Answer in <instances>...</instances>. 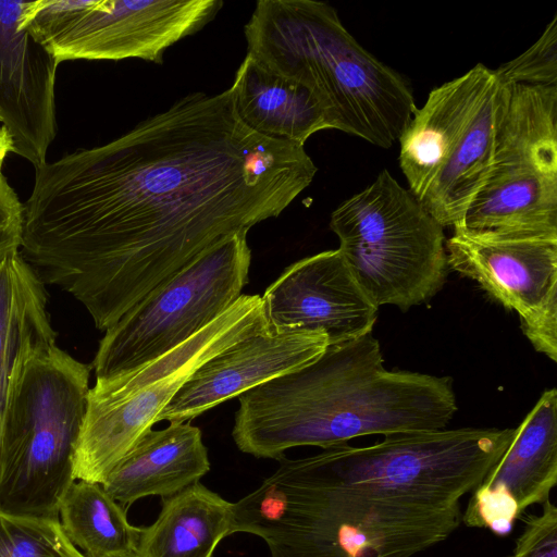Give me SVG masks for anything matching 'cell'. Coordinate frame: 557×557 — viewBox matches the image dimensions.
<instances>
[{
	"mask_svg": "<svg viewBox=\"0 0 557 557\" xmlns=\"http://www.w3.org/2000/svg\"><path fill=\"white\" fill-rule=\"evenodd\" d=\"M318 169L304 145L193 92L99 147L35 168L20 251L107 331L194 258L278 216Z\"/></svg>",
	"mask_w": 557,
	"mask_h": 557,
	"instance_id": "cell-1",
	"label": "cell"
},
{
	"mask_svg": "<svg viewBox=\"0 0 557 557\" xmlns=\"http://www.w3.org/2000/svg\"><path fill=\"white\" fill-rule=\"evenodd\" d=\"M371 333L329 344L307 364L242 394L232 431L237 448L281 459L358 436L445 429L457 411L449 377L384 367Z\"/></svg>",
	"mask_w": 557,
	"mask_h": 557,
	"instance_id": "cell-2",
	"label": "cell"
},
{
	"mask_svg": "<svg viewBox=\"0 0 557 557\" xmlns=\"http://www.w3.org/2000/svg\"><path fill=\"white\" fill-rule=\"evenodd\" d=\"M244 34L247 53L313 94L330 128L380 148L399 140L417 109L411 87L358 44L333 7L260 0Z\"/></svg>",
	"mask_w": 557,
	"mask_h": 557,
	"instance_id": "cell-3",
	"label": "cell"
},
{
	"mask_svg": "<svg viewBox=\"0 0 557 557\" xmlns=\"http://www.w3.org/2000/svg\"><path fill=\"white\" fill-rule=\"evenodd\" d=\"M277 469L233 503V533L262 539L270 557H412L447 539L459 510H418L351 495L307 457Z\"/></svg>",
	"mask_w": 557,
	"mask_h": 557,
	"instance_id": "cell-4",
	"label": "cell"
},
{
	"mask_svg": "<svg viewBox=\"0 0 557 557\" xmlns=\"http://www.w3.org/2000/svg\"><path fill=\"white\" fill-rule=\"evenodd\" d=\"M91 366L55 344L30 356L12 384L0 432V512L59 519L75 481Z\"/></svg>",
	"mask_w": 557,
	"mask_h": 557,
	"instance_id": "cell-5",
	"label": "cell"
},
{
	"mask_svg": "<svg viewBox=\"0 0 557 557\" xmlns=\"http://www.w3.org/2000/svg\"><path fill=\"white\" fill-rule=\"evenodd\" d=\"M515 429L413 431L369 446H332L308 456L336 487L375 503L418 510H459L485 478Z\"/></svg>",
	"mask_w": 557,
	"mask_h": 557,
	"instance_id": "cell-6",
	"label": "cell"
},
{
	"mask_svg": "<svg viewBox=\"0 0 557 557\" xmlns=\"http://www.w3.org/2000/svg\"><path fill=\"white\" fill-rule=\"evenodd\" d=\"M331 230L355 280L376 306L408 310L443 287V226L387 170L331 214Z\"/></svg>",
	"mask_w": 557,
	"mask_h": 557,
	"instance_id": "cell-7",
	"label": "cell"
},
{
	"mask_svg": "<svg viewBox=\"0 0 557 557\" xmlns=\"http://www.w3.org/2000/svg\"><path fill=\"white\" fill-rule=\"evenodd\" d=\"M498 84L491 169L454 228L557 239V86Z\"/></svg>",
	"mask_w": 557,
	"mask_h": 557,
	"instance_id": "cell-8",
	"label": "cell"
},
{
	"mask_svg": "<svg viewBox=\"0 0 557 557\" xmlns=\"http://www.w3.org/2000/svg\"><path fill=\"white\" fill-rule=\"evenodd\" d=\"M270 329L261 296L242 294L212 323L143 369L124 377L96 380L75 453V480L102 484L200 364Z\"/></svg>",
	"mask_w": 557,
	"mask_h": 557,
	"instance_id": "cell-9",
	"label": "cell"
},
{
	"mask_svg": "<svg viewBox=\"0 0 557 557\" xmlns=\"http://www.w3.org/2000/svg\"><path fill=\"white\" fill-rule=\"evenodd\" d=\"M497 107L494 71L479 63L416 109L398 141L401 171L419 200L443 213L467 210L491 169Z\"/></svg>",
	"mask_w": 557,
	"mask_h": 557,
	"instance_id": "cell-10",
	"label": "cell"
},
{
	"mask_svg": "<svg viewBox=\"0 0 557 557\" xmlns=\"http://www.w3.org/2000/svg\"><path fill=\"white\" fill-rule=\"evenodd\" d=\"M247 234L237 233L194 258L104 331L91 364L96 380L143 369L232 307L249 280Z\"/></svg>",
	"mask_w": 557,
	"mask_h": 557,
	"instance_id": "cell-11",
	"label": "cell"
},
{
	"mask_svg": "<svg viewBox=\"0 0 557 557\" xmlns=\"http://www.w3.org/2000/svg\"><path fill=\"white\" fill-rule=\"evenodd\" d=\"M222 7L221 0H35L23 27L59 63L137 58L161 64L168 48Z\"/></svg>",
	"mask_w": 557,
	"mask_h": 557,
	"instance_id": "cell-12",
	"label": "cell"
},
{
	"mask_svg": "<svg viewBox=\"0 0 557 557\" xmlns=\"http://www.w3.org/2000/svg\"><path fill=\"white\" fill-rule=\"evenodd\" d=\"M261 298L273 331H322L329 344L371 333L377 318L338 248L294 262Z\"/></svg>",
	"mask_w": 557,
	"mask_h": 557,
	"instance_id": "cell-13",
	"label": "cell"
},
{
	"mask_svg": "<svg viewBox=\"0 0 557 557\" xmlns=\"http://www.w3.org/2000/svg\"><path fill=\"white\" fill-rule=\"evenodd\" d=\"M557 482V389H546L461 516L470 528L508 535L530 506L544 504Z\"/></svg>",
	"mask_w": 557,
	"mask_h": 557,
	"instance_id": "cell-14",
	"label": "cell"
},
{
	"mask_svg": "<svg viewBox=\"0 0 557 557\" xmlns=\"http://www.w3.org/2000/svg\"><path fill=\"white\" fill-rule=\"evenodd\" d=\"M33 1L0 0V123L12 152L35 168L57 134L54 85L60 64L26 28Z\"/></svg>",
	"mask_w": 557,
	"mask_h": 557,
	"instance_id": "cell-15",
	"label": "cell"
},
{
	"mask_svg": "<svg viewBox=\"0 0 557 557\" xmlns=\"http://www.w3.org/2000/svg\"><path fill=\"white\" fill-rule=\"evenodd\" d=\"M329 345L322 331L272 329L247 336L200 364L162 409L157 422H189L222 403L298 369Z\"/></svg>",
	"mask_w": 557,
	"mask_h": 557,
	"instance_id": "cell-16",
	"label": "cell"
},
{
	"mask_svg": "<svg viewBox=\"0 0 557 557\" xmlns=\"http://www.w3.org/2000/svg\"><path fill=\"white\" fill-rule=\"evenodd\" d=\"M447 265L519 315L557 292V239L496 238L454 228Z\"/></svg>",
	"mask_w": 557,
	"mask_h": 557,
	"instance_id": "cell-17",
	"label": "cell"
},
{
	"mask_svg": "<svg viewBox=\"0 0 557 557\" xmlns=\"http://www.w3.org/2000/svg\"><path fill=\"white\" fill-rule=\"evenodd\" d=\"M210 470L199 428L170 422L148 431L101 484L123 507L148 496H172L200 482Z\"/></svg>",
	"mask_w": 557,
	"mask_h": 557,
	"instance_id": "cell-18",
	"label": "cell"
},
{
	"mask_svg": "<svg viewBox=\"0 0 557 557\" xmlns=\"http://www.w3.org/2000/svg\"><path fill=\"white\" fill-rule=\"evenodd\" d=\"M228 89L238 117L260 135L305 146L312 134L330 128L323 108L309 89L270 71L249 53Z\"/></svg>",
	"mask_w": 557,
	"mask_h": 557,
	"instance_id": "cell-19",
	"label": "cell"
},
{
	"mask_svg": "<svg viewBox=\"0 0 557 557\" xmlns=\"http://www.w3.org/2000/svg\"><path fill=\"white\" fill-rule=\"evenodd\" d=\"M45 283L20 250L0 260V432L14 379L26 360L55 344Z\"/></svg>",
	"mask_w": 557,
	"mask_h": 557,
	"instance_id": "cell-20",
	"label": "cell"
},
{
	"mask_svg": "<svg viewBox=\"0 0 557 557\" xmlns=\"http://www.w3.org/2000/svg\"><path fill=\"white\" fill-rule=\"evenodd\" d=\"M233 503L200 482L162 498L158 518L141 530V557H213L218 544L233 534Z\"/></svg>",
	"mask_w": 557,
	"mask_h": 557,
	"instance_id": "cell-21",
	"label": "cell"
},
{
	"mask_svg": "<svg viewBox=\"0 0 557 557\" xmlns=\"http://www.w3.org/2000/svg\"><path fill=\"white\" fill-rule=\"evenodd\" d=\"M59 520L70 542L86 557L137 550L143 528L129 523L125 507L101 484L75 480L61 500Z\"/></svg>",
	"mask_w": 557,
	"mask_h": 557,
	"instance_id": "cell-22",
	"label": "cell"
},
{
	"mask_svg": "<svg viewBox=\"0 0 557 557\" xmlns=\"http://www.w3.org/2000/svg\"><path fill=\"white\" fill-rule=\"evenodd\" d=\"M0 557H86L65 535L59 519L0 512Z\"/></svg>",
	"mask_w": 557,
	"mask_h": 557,
	"instance_id": "cell-23",
	"label": "cell"
},
{
	"mask_svg": "<svg viewBox=\"0 0 557 557\" xmlns=\"http://www.w3.org/2000/svg\"><path fill=\"white\" fill-rule=\"evenodd\" d=\"M493 71L505 85L557 86V15L530 48Z\"/></svg>",
	"mask_w": 557,
	"mask_h": 557,
	"instance_id": "cell-24",
	"label": "cell"
},
{
	"mask_svg": "<svg viewBox=\"0 0 557 557\" xmlns=\"http://www.w3.org/2000/svg\"><path fill=\"white\" fill-rule=\"evenodd\" d=\"M542 512L525 519L512 557H557V508L548 499Z\"/></svg>",
	"mask_w": 557,
	"mask_h": 557,
	"instance_id": "cell-25",
	"label": "cell"
},
{
	"mask_svg": "<svg viewBox=\"0 0 557 557\" xmlns=\"http://www.w3.org/2000/svg\"><path fill=\"white\" fill-rule=\"evenodd\" d=\"M521 329L533 347L557 361V292L537 307L519 315Z\"/></svg>",
	"mask_w": 557,
	"mask_h": 557,
	"instance_id": "cell-26",
	"label": "cell"
},
{
	"mask_svg": "<svg viewBox=\"0 0 557 557\" xmlns=\"http://www.w3.org/2000/svg\"><path fill=\"white\" fill-rule=\"evenodd\" d=\"M23 203L9 184L0 166V260L20 250Z\"/></svg>",
	"mask_w": 557,
	"mask_h": 557,
	"instance_id": "cell-27",
	"label": "cell"
},
{
	"mask_svg": "<svg viewBox=\"0 0 557 557\" xmlns=\"http://www.w3.org/2000/svg\"><path fill=\"white\" fill-rule=\"evenodd\" d=\"M9 152H12V140L7 129L0 125V166Z\"/></svg>",
	"mask_w": 557,
	"mask_h": 557,
	"instance_id": "cell-28",
	"label": "cell"
},
{
	"mask_svg": "<svg viewBox=\"0 0 557 557\" xmlns=\"http://www.w3.org/2000/svg\"><path fill=\"white\" fill-rule=\"evenodd\" d=\"M104 557H141L137 550H131V552H124V553H117Z\"/></svg>",
	"mask_w": 557,
	"mask_h": 557,
	"instance_id": "cell-29",
	"label": "cell"
}]
</instances>
